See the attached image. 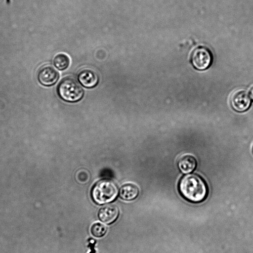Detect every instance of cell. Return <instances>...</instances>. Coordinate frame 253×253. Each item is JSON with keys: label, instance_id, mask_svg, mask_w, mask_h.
<instances>
[{"label": "cell", "instance_id": "cell-1", "mask_svg": "<svg viewBox=\"0 0 253 253\" xmlns=\"http://www.w3.org/2000/svg\"><path fill=\"white\" fill-rule=\"evenodd\" d=\"M180 195L187 201L198 203L208 197L209 189L205 180L197 174H188L183 176L178 183Z\"/></svg>", "mask_w": 253, "mask_h": 253}, {"label": "cell", "instance_id": "cell-2", "mask_svg": "<svg viewBox=\"0 0 253 253\" xmlns=\"http://www.w3.org/2000/svg\"><path fill=\"white\" fill-rule=\"evenodd\" d=\"M118 193V188L115 183L110 179H104L93 186L91 197L95 203L102 205L114 201Z\"/></svg>", "mask_w": 253, "mask_h": 253}, {"label": "cell", "instance_id": "cell-3", "mask_svg": "<svg viewBox=\"0 0 253 253\" xmlns=\"http://www.w3.org/2000/svg\"><path fill=\"white\" fill-rule=\"evenodd\" d=\"M57 91L59 97L68 102H75L81 100L84 94L82 87L71 77H66L59 84Z\"/></svg>", "mask_w": 253, "mask_h": 253}, {"label": "cell", "instance_id": "cell-4", "mask_svg": "<svg viewBox=\"0 0 253 253\" xmlns=\"http://www.w3.org/2000/svg\"><path fill=\"white\" fill-rule=\"evenodd\" d=\"M212 56L210 51L204 47H198L192 52L191 61L193 67L198 70H204L211 65Z\"/></svg>", "mask_w": 253, "mask_h": 253}, {"label": "cell", "instance_id": "cell-5", "mask_svg": "<svg viewBox=\"0 0 253 253\" xmlns=\"http://www.w3.org/2000/svg\"><path fill=\"white\" fill-rule=\"evenodd\" d=\"M230 103L233 109L239 112H243L249 109L252 101L249 95L246 91L237 90L232 94Z\"/></svg>", "mask_w": 253, "mask_h": 253}, {"label": "cell", "instance_id": "cell-6", "mask_svg": "<svg viewBox=\"0 0 253 253\" xmlns=\"http://www.w3.org/2000/svg\"><path fill=\"white\" fill-rule=\"evenodd\" d=\"M58 72L52 67L46 66L39 71L38 79L39 82L44 86H50L55 84L59 78Z\"/></svg>", "mask_w": 253, "mask_h": 253}, {"label": "cell", "instance_id": "cell-7", "mask_svg": "<svg viewBox=\"0 0 253 253\" xmlns=\"http://www.w3.org/2000/svg\"><path fill=\"white\" fill-rule=\"evenodd\" d=\"M78 79L81 84L86 88L95 86L99 81L97 74L90 68L82 69L78 75Z\"/></svg>", "mask_w": 253, "mask_h": 253}, {"label": "cell", "instance_id": "cell-8", "mask_svg": "<svg viewBox=\"0 0 253 253\" xmlns=\"http://www.w3.org/2000/svg\"><path fill=\"white\" fill-rule=\"evenodd\" d=\"M119 214L118 208L115 205H110L101 208L98 211V216L102 222L111 224L116 220Z\"/></svg>", "mask_w": 253, "mask_h": 253}, {"label": "cell", "instance_id": "cell-9", "mask_svg": "<svg viewBox=\"0 0 253 253\" xmlns=\"http://www.w3.org/2000/svg\"><path fill=\"white\" fill-rule=\"evenodd\" d=\"M197 166L196 159L192 155H185L180 157L178 162L179 170L183 173L192 172Z\"/></svg>", "mask_w": 253, "mask_h": 253}, {"label": "cell", "instance_id": "cell-10", "mask_svg": "<svg viewBox=\"0 0 253 253\" xmlns=\"http://www.w3.org/2000/svg\"><path fill=\"white\" fill-rule=\"evenodd\" d=\"M139 194V189L136 185L132 183L124 184L120 188L119 195L124 200L131 201L135 199Z\"/></svg>", "mask_w": 253, "mask_h": 253}, {"label": "cell", "instance_id": "cell-11", "mask_svg": "<svg viewBox=\"0 0 253 253\" xmlns=\"http://www.w3.org/2000/svg\"><path fill=\"white\" fill-rule=\"evenodd\" d=\"M70 62L69 57L64 53L57 54L53 59L54 66L60 70L66 69L69 67Z\"/></svg>", "mask_w": 253, "mask_h": 253}, {"label": "cell", "instance_id": "cell-12", "mask_svg": "<svg viewBox=\"0 0 253 253\" xmlns=\"http://www.w3.org/2000/svg\"><path fill=\"white\" fill-rule=\"evenodd\" d=\"M107 228L104 224L97 222L94 223L91 228L92 234L96 237H101L106 233Z\"/></svg>", "mask_w": 253, "mask_h": 253}, {"label": "cell", "instance_id": "cell-13", "mask_svg": "<svg viewBox=\"0 0 253 253\" xmlns=\"http://www.w3.org/2000/svg\"><path fill=\"white\" fill-rule=\"evenodd\" d=\"M101 176L109 179V178H112L114 176L113 171L108 169H104L101 172Z\"/></svg>", "mask_w": 253, "mask_h": 253}, {"label": "cell", "instance_id": "cell-14", "mask_svg": "<svg viewBox=\"0 0 253 253\" xmlns=\"http://www.w3.org/2000/svg\"><path fill=\"white\" fill-rule=\"evenodd\" d=\"M249 96L251 99L253 101V86L250 89Z\"/></svg>", "mask_w": 253, "mask_h": 253}]
</instances>
